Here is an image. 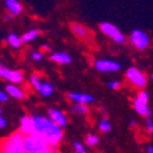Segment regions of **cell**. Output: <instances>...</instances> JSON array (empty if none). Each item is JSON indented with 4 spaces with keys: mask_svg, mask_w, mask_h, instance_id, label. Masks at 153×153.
<instances>
[{
    "mask_svg": "<svg viewBox=\"0 0 153 153\" xmlns=\"http://www.w3.org/2000/svg\"><path fill=\"white\" fill-rule=\"evenodd\" d=\"M74 148H75V153H87V151L85 149L83 145L77 142V141L74 142Z\"/></svg>",
    "mask_w": 153,
    "mask_h": 153,
    "instance_id": "24",
    "label": "cell"
},
{
    "mask_svg": "<svg viewBox=\"0 0 153 153\" xmlns=\"http://www.w3.org/2000/svg\"><path fill=\"white\" fill-rule=\"evenodd\" d=\"M50 59H52L53 61H55V62H58V64H62V65L64 64H70L71 62V56L68 53H62V52L52 54Z\"/></svg>",
    "mask_w": 153,
    "mask_h": 153,
    "instance_id": "16",
    "label": "cell"
},
{
    "mask_svg": "<svg viewBox=\"0 0 153 153\" xmlns=\"http://www.w3.org/2000/svg\"><path fill=\"white\" fill-rule=\"evenodd\" d=\"M130 125L131 126H135V121H130Z\"/></svg>",
    "mask_w": 153,
    "mask_h": 153,
    "instance_id": "33",
    "label": "cell"
},
{
    "mask_svg": "<svg viewBox=\"0 0 153 153\" xmlns=\"http://www.w3.org/2000/svg\"><path fill=\"white\" fill-rule=\"evenodd\" d=\"M146 129H147V131H148L151 135H153V120H152L151 117H148V118L146 119Z\"/></svg>",
    "mask_w": 153,
    "mask_h": 153,
    "instance_id": "25",
    "label": "cell"
},
{
    "mask_svg": "<svg viewBox=\"0 0 153 153\" xmlns=\"http://www.w3.org/2000/svg\"><path fill=\"white\" fill-rule=\"evenodd\" d=\"M148 100H149L148 93L145 91L140 92L134 100V108L141 117H146V118L151 117V109L148 107Z\"/></svg>",
    "mask_w": 153,
    "mask_h": 153,
    "instance_id": "5",
    "label": "cell"
},
{
    "mask_svg": "<svg viewBox=\"0 0 153 153\" xmlns=\"http://www.w3.org/2000/svg\"><path fill=\"white\" fill-rule=\"evenodd\" d=\"M151 80H152V82H153V75H152V76H151Z\"/></svg>",
    "mask_w": 153,
    "mask_h": 153,
    "instance_id": "35",
    "label": "cell"
},
{
    "mask_svg": "<svg viewBox=\"0 0 153 153\" xmlns=\"http://www.w3.org/2000/svg\"><path fill=\"white\" fill-rule=\"evenodd\" d=\"M99 28H100L102 33H104L107 37L111 38V39L115 42V43L124 44L126 42L125 34L119 31V28L115 26V25H113L110 22H103V23L99 25Z\"/></svg>",
    "mask_w": 153,
    "mask_h": 153,
    "instance_id": "4",
    "label": "cell"
},
{
    "mask_svg": "<svg viewBox=\"0 0 153 153\" xmlns=\"http://www.w3.org/2000/svg\"><path fill=\"white\" fill-rule=\"evenodd\" d=\"M42 83H43V81L39 77V75H37V74H32L31 75V85L36 88V90H39V87L42 86Z\"/></svg>",
    "mask_w": 153,
    "mask_h": 153,
    "instance_id": "22",
    "label": "cell"
},
{
    "mask_svg": "<svg viewBox=\"0 0 153 153\" xmlns=\"http://www.w3.org/2000/svg\"><path fill=\"white\" fill-rule=\"evenodd\" d=\"M38 36H39V31H38V30H31V31L26 32L21 37V42L22 43H28V42L36 39Z\"/></svg>",
    "mask_w": 153,
    "mask_h": 153,
    "instance_id": "18",
    "label": "cell"
},
{
    "mask_svg": "<svg viewBox=\"0 0 153 153\" xmlns=\"http://www.w3.org/2000/svg\"><path fill=\"white\" fill-rule=\"evenodd\" d=\"M11 19H12V16H11V15H10V14H9V15H6V16H5V20H11Z\"/></svg>",
    "mask_w": 153,
    "mask_h": 153,
    "instance_id": "32",
    "label": "cell"
},
{
    "mask_svg": "<svg viewBox=\"0 0 153 153\" xmlns=\"http://www.w3.org/2000/svg\"><path fill=\"white\" fill-rule=\"evenodd\" d=\"M1 111H3V110H1V105H0V114H1Z\"/></svg>",
    "mask_w": 153,
    "mask_h": 153,
    "instance_id": "34",
    "label": "cell"
},
{
    "mask_svg": "<svg viewBox=\"0 0 153 153\" xmlns=\"http://www.w3.org/2000/svg\"><path fill=\"white\" fill-rule=\"evenodd\" d=\"M147 152H148V153H153V146H149V147L147 148Z\"/></svg>",
    "mask_w": 153,
    "mask_h": 153,
    "instance_id": "31",
    "label": "cell"
},
{
    "mask_svg": "<svg viewBox=\"0 0 153 153\" xmlns=\"http://www.w3.org/2000/svg\"><path fill=\"white\" fill-rule=\"evenodd\" d=\"M25 136L21 132L12 134L0 145V153H23Z\"/></svg>",
    "mask_w": 153,
    "mask_h": 153,
    "instance_id": "2",
    "label": "cell"
},
{
    "mask_svg": "<svg viewBox=\"0 0 153 153\" xmlns=\"http://www.w3.org/2000/svg\"><path fill=\"white\" fill-rule=\"evenodd\" d=\"M70 27H71V31L74 32V34L77 36L79 38H85L88 34V30L83 26V25H81V23L74 22V23L70 25Z\"/></svg>",
    "mask_w": 153,
    "mask_h": 153,
    "instance_id": "15",
    "label": "cell"
},
{
    "mask_svg": "<svg viewBox=\"0 0 153 153\" xmlns=\"http://www.w3.org/2000/svg\"><path fill=\"white\" fill-rule=\"evenodd\" d=\"M7 43L11 45V47H14V48H20L22 42H21V37L17 36L16 33H10L9 37H7Z\"/></svg>",
    "mask_w": 153,
    "mask_h": 153,
    "instance_id": "19",
    "label": "cell"
},
{
    "mask_svg": "<svg viewBox=\"0 0 153 153\" xmlns=\"http://www.w3.org/2000/svg\"><path fill=\"white\" fill-rule=\"evenodd\" d=\"M108 87H109V88H111V90H118V88L120 87V82H119V81H117V80L110 81V82L108 83Z\"/></svg>",
    "mask_w": 153,
    "mask_h": 153,
    "instance_id": "27",
    "label": "cell"
},
{
    "mask_svg": "<svg viewBox=\"0 0 153 153\" xmlns=\"http://www.w3.org/2000/svg\"><path fill=\"white\" fill-rule=\"evenodd\" d=\"M130 42L136 49L145 50L149 45L151 39L146 32H143L141 30H134L131 32V36H130Z\"/></svg>",
    "mask_w": 153,
    "mask_h": 153,
    "instance_id": "7",
    "label": "cell"
},
{
    "mask_svg": "<svg viewBox=\"0 0 153 153\" xmlns=\"http://www.w3.org/2000/svg\"><path fill=\"white\" fill-rule=\"evenodd\" d=\"M69 98L74 102H76V104H88L93 102V96L87 94V93H69Z\"/></svg>",
    "mask_w": 153,
    "mask_h": 153,
    "instance_id": "12",
    "label": "cell"
},
{
    "mask_svg": "<svg viewBox=\"0 0 153 153\" xmlns=\"http://www.w3.org/2000/svg\"><path fill=\"white\" fill-rule=\"evenodd\" d=\"M98 142H99V137L94 134H90L86 137V145H88L90 147H93V146L98 145Z\"/></svg>",
    "mask_w": 153,
    "mask_h": 153,
    "instance_id": "23",
    "label": "cell"
},
{
    "mask_svg": "<svg viewBox=\"0 0 153 153\" xmlns=\"http://www.w3.org/2000/svg\"><path fill=\"white\" fill-rule=\"evenodd\" d=\"M49 146L38 136L37 134H32L28 136H25L23 140V153H38Z\"/></svg>",
    "mask_w": 153,
    "mask_h": 153,
    "instance_id": "3",
    "label": "cell"
},
{
    "mask_svg": "<svg viewBox=\"0 0 153 153\" xmlns=\"http://www.w3.org/2000/svg\"><path fill=\"white\" fill-rule=\"evenodd\" d=\"M20 132L22 135H32L33 134V119L30 115H25L20 120Z\"/></svg>",
    "mask_w": 153,
    "mask_h": 153,
    "instance_id": "11",
    "label": "cell"
},
{
    "mask_svg": "<svg viewBox=\"0 0 153 153\" xmlns=\"http://www.w3.org/2000/svg\"><path fill=\"white\" fill-rule=\"evenodd\" d=\"M71 111L77 114V115H83V114L88 111V108L87 105H83V104H75L71 107Z\"/></svg>",
    "mask_w": 153,
    "mask_h": 153,
    "instance_id": "20",
    "label": "cell"
},
{
    "mask_svg": "<svg viewBox=\"0 0 153 153\" xmlns=\"http://www.w3.org/2000/svg\"><path fill=\"white\" fill-rule=\"evenodd\" d=\"M33 119V134H37L49 147H56L62 140V129L55 125L49 118L39 114L32 117Z\"/></svg>",
    "mask_w": 153,
    "mask_h": 153,
    "instance_id": "1",
    "label": "cell"
},
{
    "mask_svg": "<svg viewBox=\"0 0 153 153\" xmlns=\"http://www.w3.org/2000/svg\"><path fill=\"white\" fill-rule=\"evenodd\" d=\"M31 58H32L34 61H41V60L43 59V54L39 53V52H33V53L31 54Z\"/></svg>",
    "mask_w": 153,
    "mask_h": 153,
    "instance_id": "26",
    "label": "cell"
},
{
    "mask_svg": "<svg viewBox=\"0 0 153 153\" xmlns=\"http://www.w3.org/2000/svg\"><path fill=\"white\" fill-rule=\"evenodd\" d=\"M39 93L43 96V97H49L54 92V86L52 83H48V82H43L42 86L39 87Z\"/></svg>",
    "mask_w": 153,
    "mask_h": 153,
    "instance_id": "17",
    "label": "cell"
},
{
    "mask_svg": "<svg viewBox=\"0 0 153 153\" xmlns=\"http://www.w3.org/2000/svg\"><path fill=\"white\" fill-rule=\"evenodd\" d=\"M125 76H126L127 81H129L130 83H132L137 88H141L142 90V88L147 85V76L136 68H130L126 71Z\"/></svg>",
    "mask_w": 153,
    "mask_h": 153,
    "instance_id": "6",
    "label": "cell"
},
{
    "mask_svg": "<svg viewBox=\"0 0 153 153\" xmlns=\"http://www.w3.org/2000/svg\"><path fill=\"white\" fill-rule=\"evenodd\" d=\"M42 49L44 50V52H50V48H49V45H47V44H45V45H43V47H42Z\"/></svg>",
    "mask_w": 153,
    "mask_h": 153,
    "instance_id": "30",
    "label": "cell"
},
{
    "mask_svg": "<svg viewBox=\"0 0 153 153\" xmlns=\"http://www.w3.org/2000/svg\"><path fill=\"white\" fill-rule=\"evenodd\" d=\"M48 115H49V119L52 120L55 125H58L60 129H64V127L68 125V118H66V115L61 110L50 108L48 110Z\"/></svg>",
    "mask_w": 153,
    "mask_h": 153,
    "instance_id": "10",
    "label": "cell"
},
{
    "mask_svg": "<svg viewBox=\"0 0 153 153\" xmlns=\"http://www.w3.org/2000/svg\"><path fill=\"white\" fill-rule=\"evenodd\" d=\"M7 99H9V96L6 94V92L0 91V102H1V103H5V102H7Z\"/></svg>",
    "mask_w": 153,
    "mask_h": 153,
    "instance_id": "28",
    "label": "cell"
},
{
    "mask_svg": "<svg viewBox=\"0 0 153 153\" xmlns=\"http://www.w3.org/2000/svg\"><path fill=\"white\" fill-rule=\"evenodd\" d=\"M5 5H6V7H7L11 16L20 15L22 12V5H21L20 1H17V0H6Z\"/></svg>",
    "mask_w": 153,
    "mask_h": 153,
    "instance_id": "13",
    "label": "cell"
},
{
    "mask_svg": "<svg viewBox=\"0 0 153 153\" xmlns=\"http://www.w3.org/2000/svg\"><path fill=\"white\" fill-rule=\"evenodd\" d=\"M6 124H7V123H6V120H5L1 115H0V129H4V127L6 126Z\"/></svg>",
    "mask_w": 153,
    "mask_h": 153,
    "instance_id": "29",
    "label": "cell"
},
{
    "mask_svg": "<svg viewBox=\"0 0 153 153\" xmlns=\"http://www.w3.org/2000/svg\"><path fill=\"white\" fill-rule=\"evenodd\" d=\"M98 129H99V131H102V132H110L111 131V124L107 120V119H102L100 121H99V126H98Z\"/></svg>",
    "mask_w": 153,
    "mask_h": 153,
    "instance_id": "21",
    "label": "cell"
},
{
    "mask_svg": "<svg viewBox=\"0 0 153 153\" xmlns=\"http://www.w3.org/2000/svg\"><path fill=\"white\" fill-rule=\"evenodd\" d=\"M0 77L10 81L11 85H17L23 81V74L17 70H10L4 65H0Z\"/></svg>",
    "mask_w": 153,
    "mask_h": 153,
    "instance_id": "8",
    "label": "cell"
},
{
    "mask_svg": "<svg viewBox=\"0 0 153 153\" xmlns=\"http://www.w3.org/2000/svg\"><path fill=\"white\" fill-rule=\"evenodd\" d=\"M94 66L98 71L100 72H115L120 70V64L114 61V60H108V59H99L94 62Z\"/></svg>",
    "mask_w": 153,
    "mask_h": 153,
    "instance_id": "9",
    "label": "cell"
},
{
    "mask_svg": "<svg viewBox=\"0 0 153 153\" xmlns=\"http://www.w3.org/2000/svg\"><path fill=\"white\" fill-rule=\"evenodd\" d=\"M6 94L14 97L16 99H23L25 97H26V96H25V92L21 90V88H19L15 85H11V83L6 86Z\"/></svg>",
    "mask_w": 153,
    "mask_h": 153,
    "instance_id": "14",
    "label": "cell"
}]
</instances>
